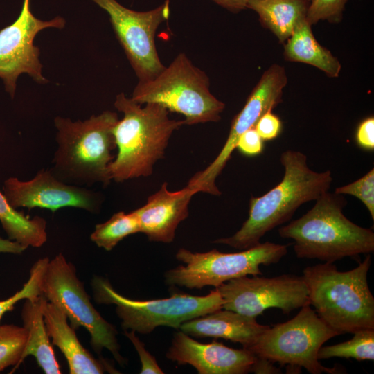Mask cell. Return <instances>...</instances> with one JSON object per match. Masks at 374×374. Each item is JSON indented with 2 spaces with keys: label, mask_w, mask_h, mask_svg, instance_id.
<instances>
[{
  "label": "cell",
  "mask_w": 374,
  "mask_h": 374,
  "mask_svg": "<svg viewBox=\"0 0 374 374\" xmlns=\"http://www.w3.org/2000/svg\"><path fill=\"white\" fill-rule=\"evenodd\" d=\"M280 161L284 168L280 182L265 195L252 197L249 217L241 228L232 236L218 238L213 243L240 250L256 246L267 233L289 221L302 204L328 191L331 172L310 169L305 154L288 150L280 154Z\"/></svg>",
  "instance_id": "6da1fadb"
},
{
  "label": "cell",
  "mask_w": 374,
  "mask_h": 374,
  "mask_svg": "<svg viewBox=\"0 0 374 374\" xmlns=\"http://www.w3.org/2000/svg\"><path fill=\"white\" fill-rule=\"evenodd\" d=\"M315 201L305 214L278 229L281 238L294 240L298 258L333 263L374 251L373 230L344 215L342 211L347 202L341 195L326 191Z\"/></svg>",
  "instance_id": "7a4b0ae2"
},
{
  "label": "cell",
  "mask_w": 374,
  "mask_h": 374,
  "mask_svg": "<svg viewBox=\"0 0 374 374\" xmlns=\"http://www.w3.org/2000/svg\"><path fill=\"white\" fill-rule=\"evenodd\" d=\"M141 105L124 93L116 97L114 107L123 114L114 129L118 153L108 166L109 178L116 182L151 175L172 133L185 125L184 120L170 118L161 105Z\"/></svg>",
  "instance_id": "3957f363"
},
{
  "label": "cell",
  "mask_w": 374,
  "mask_h": 374,
  "mask_svg": "<svg viewBox=\"0 0 374 374\" xmlns=\"http://www.w3.org/2000/svg\"><path fill=\"white\" fill-rule=\"evenodd\" d=\"M371 265L368 253L355 268L346 271L328 262L303 269L309 304L338 335L374 329V297L367 280Z\"/></svg>",
  "instance_id": "277c9868"
},
{
  "label": "cell",
  "mask_w": 374,
  "mask_h": 374,
  "mask_svg": "<svg viewBox=\"0 0 374 374\" xmlns=\"http://www.w3.org/2000/svg\"><path fill=\"white\" fill-rule=\"evenodd\" d=\"M118 121L116 112L105 111L84 121H72L57 116V148L51 169L60 181L75 186L110 183L109 164L116 148L114 129Z\"/></svg>",
  "instance_id": "5b68a950"
},
{
  "label": "cell",
  "mask_w": 374,
  "mask_h": 374,
  "mask_svg": "<svg viewBox=\"0 0 374 374\" xmlns=\"http://www.w3.org/2000/svg\"><path fill=\"white\" fill-rule=\"evenodd\" d=\"M204 71L181 53L153 78L139 81L131 98L143 105L157 103L182 114L185 125L217 122L225 104L210 91Z\"/></svg>",
  "instance_id": "8992f818"
},
{
  "label": "cell",
  "mask_w": 374,
  "mask_h": 374,
  "mask_svg": "<svg viewBox=\"0 0 374 374\" xmlns=\"http://www.w3.org/2000/svg\"><path fill=\"white\" fill-rule=\"evenodd\" d=\"M91 287L97 303L116 305L123 330L143 335L150 334L159 326L179 329L186 321L222 309L224 303L216 288L202 296L175 293L165 299L134 300L118 293L103 277L95 276Z\"/></svg>",
  "instance_id": "52a82bcc"
},
{
  "label": "cell",
  "mask_w": 374,
  "mask_h": 374,
  "mask_svg": "<svg viewBox=\"0 0 374 374\" xmlns=\"http://www.w3.org/2000/svg\"><path fill=\"white\" fill-rule=\"evenodd\" d=\"M339 335L305 305L292 319L269 327L247 350L280 366L287 371L306 369L311 374L340 373L323 366L317 358L323 344Z\"/></svg>",
  "instance_id": "ba28073f"
},
{
  "label": "cell",
  "mask_w": 374,
  "mask_h": 374,
  "mask_svg": "<svg viewBox=\"0 0 374 374\" xmlns=\"http://www.w3.org/2000/svg\"><path fill=\"white\" fill-rule=\"evenodd\" d=\"M42 295L58 307L75 330L84 328L90 335V344L98 355L105 348L121 366L126 364L121 355L118 331L106 321L91 302L75 266L62 253L48 260L41 281Z\"/></svg>",
  "instance_id": "9c48e42d"
},
{
  "label": "cell",
  "mask_w": 374,
  "mask_h": 374,
  "mask_svg": "<svg viewBox=\"0 0 374 374\" xmlns=\"http://www.w3.org/2000/svg\"><path fill=\"white\" fill-rule=\"evenodd\" d=\"M287 253V246L270 242L236 253H222L213 249L204 253H194L181 248L177 260L184 265L164 273L166 284L188 289H202L211 285L217 287L234 278L262 275L260 267L278 262Z\"/></svg>",
  "instance_id": "30bf717a"
},
{
  "label": "cell",
  "mask_w": 374,
  "mask_h": 374,
  "mask_svg": "<svg viewBox=\"0 0 374 374\" xmlns=\"http://www.w3.org/2000/svg\"><path fill=\"white\" fill-rule=\"evenodd\" d=\"M105 10L119 43L139 81L150 80L165 67L155 45L158 27L169 16L168 1L154 9L139 12L116 0H91Z\"/></svg>",
  "instance_id": "8fae6325"
},
{
  "label": "cell",
  "mask_w": 374,
  "mask_h": 374,
  "mask_svg": "<svg viewBox=\"0 0 374 374\" xmlns=\"http://www.w3.org/2000/svg\"><path fill=\"white\" fill-rule=\"evenodd\" d=\"M215 288L224 300L222 308L253 318L270 308L289 314L309 304L308 287L302 276H244Z\"/></svg>",
  "instance_id": "7c38bea8"
},
{
  "label": "cell",
  "mask_w": 374,
  "mask_h": 374,
  "mask_svg": "<svg viewBox=\"0 0 374 374\" xmlns=\"http://www.w3.org/2000/svg\"><path fill=\"white\" fill-rule=\"evenodd\" d=\"M287 82L285 69L280 65L274 64L263 73L244 106L233 119L228 138L221 151L204 170L197 172L190 179L188 187L195 193L221 195L215 184L216 179L236 148L239 137L254 127L263 114L272 111L282 101L283 90Z\"/></svg>",
  "instance_id": "4fadbf2b"
},
{
  "label": "cell",
  "mask_w": 374,
  "mask_h": 374,
  "mask_svg": "<svg viewBox=\"0 0 374 374\" xmlns=\"http://www.w3.org/2000/svg\"><path fill=\"white\" fill-rule=\"evenodd\" d=\"M64 26L65 19L60 16L48 21L35 17L30 8V0H24L17 19L0 30V78L11 98L15 96L17 78L22 73H27L39 84L48 82L42 74L39 49L33 41L45 28H63Z\"/></svg>",
  "instance_id": "5bb4252c"
},
{
  "label": "cell",
  "mask_w": 374,
  "mask_h": 374,
  "mask_svg": "<svg viewBox=\"0 0 374 374\" xmlns=\"http://www.w3.org/2000/svg\"><path fill=\"white\" fill-rule=\"evenodd\" d=\"M3 190L15 208L25 207L30 210L38 207L55 212L71 206L96 213L102 202L99 193L60 181L50 168L40 170L28 181L9 177L4 181Z\"/></svg>",
  "instance_id": "9a60e30c"
},
{
  "label": "cell",
  "mask_w": 374,
  "mask_h": 374,
  "mask_svg": "<svg viewBox=\"0 0 374 374\" xmlns=\"http://www.w3.org/2000/svg\"><path fill=\"white\" fill-rule=\"evenodd\" d=\"M166 356L178 365L192 366L199 374H245L256 359L244 348L235 349L215 341L200 343L181 330L174 334Z\"/></svg>",
  "instance_id": "2e32d148"
},
{
  "label": "cell",
  "mask_w": 374,
  "mask_h": 374,
  "mask_svg": "<svg viewBox=\"0 0 374 374\" xmlns=\"http://www.w3.org/2000/svg\"><path fill=\"white\" fill-rule=\"evenodd\" d=\"M164 182L160 189L148 197L147 202L135 211L141 233L149 240L171 243L180 222L188 216V205L195 193L187 186L170 191Z\"/></svg>",
  "instance_id": "e0dca14e"
},
{
  "label": "cell",
  "mask_w": 374,
  "mask_h": 374,
  "mask_svg": "<svg viewBox=\"0 0 374 374\" xmlns=\"http://www.w3.org/2000/svg\"><path fill=\"white\" fill-rule=\"evenodd\" d=\"M42 311L52 344L64 355L71 374L118 373L109 363L96 359L80 343L66 315L43 296Z\"/></svg>",
  "instance_id": "ac0fdd59"
},
{
  "label": "cell",
  "mask_w": 374,
  "mask_h": 374,
  "mask_svg": "<svg viewBox=\"0 0 374 374\" xmlns=\"http://www.w3.org/2000/svg\"><path fill=\"white\" fill-rule=\"evenodd\" d=\"M269 327L258 323L256 318L222 308L186 321L179 328L191 337L224 339L247 349Z\"/></svg>",
  "instance_id": "d6986e66"
},
{
  "label": "cell",
  "mask_w": 374,
  "mask_h": 374,
  "mask_svg": "<svg viewBox=\"0 0 374 374\" xmlns=\"http://www.w3.org/2000/svg\"><path fill=\"white\" fill-rule=\"evenodd\" d=\"M42 300V295L34 299H25L21 310L23 326L28 334L22 362L28 356H33L44 373L60 374V364L46 328Z\"/></svg>",
  "instance_id": "ffe728a7"
},
{
  "label": "cell",
  "mask_w": 374,
  "mask_h": 374,
  "mask_svg": "<svg viewBox=\"0 0 374 374\" xmlns=\"http://www.w3.org/2000/svg\"><path fill=\"white\" fill-rule=\"evenodd\" d=\"M283 55L287 61L312 65L330 78L338 77L341 71L339 60L315 39L306 17L296 24L284 46Z\"/></svg>",
  "instance_id": "44dd1931"
},
{
  "label": "cell",
  "mask_w": 374,
  "mask_h": 374,
  "mask_svg": "<svg viewBox=\"0 0 374 374\" xmlns=\"http://www.w3.org/2000/svg\"><path fill=\"white\" fill-rule=\"evenodd\" d=\"M309 3L306 0H247V8L255 11L262 25L283 43L298 21L306 17Z\"/></svg>",
  "instance_id": "7402d4cb"
},
{
  "label": "cell",
  "mask_w": 374,
  "mask_h": 374,
  "mask_svg": "<svg viewBox=\"0 0 374 374\" xmlns=\"http://www.w3.org/2000/svg\"><path fill=\"white\" fill-rule=\"evenodd\" d=\"M0 222L8 239L26 248L40 247L47 240L46 221L39 216L30 218L19 211L0 190Z\"/></svg>",
  "instance_id": "603a6c76"
},
{
  "label": "cell",
  "mask_w": 374,
  "mask_h": 374,
  "mask_svg": "<svg viewBox=\"0 0 374 374\" xmlns=\"http://www.w3.org/2000/svg\"><path fill=\"white\" fill-rule=\"evenodd\" d=\"M136 233H141V227L135 211L129 213L120 211L96 224L90 238L98 247L111 251L123 239Z\"/></svg>",
  "instance_id": "cb8c5ba5"
},
{
  "label": "cell",
  "mask_w": 374,
  "mask_h": 374,
  "mask_svg": "<svg viewBox=\"0 0 374 374\" xmlns=\"http://www.w3.org/2000/svg\"><path fill=\"white\" fill-rule=\"evenodd\" d=\"M353 334L352 339L346 341L321 346L317 354L318 359L342 357L373 361L374 329H362Z\"/></svg>",
  "instance_id": "d4e9b609"
},
{
  "label": "cell",
  "mask_w": 374,
  "mask_h": 374,
  "mask_svg": "<svg viewBox=\"0 0 374 374\" xmlns=\"http://www.w3.org/2000/svg\"><path fill=\"white\" fill-rule=\"evenodd\" d=\"M24 326L13 324L0 325V372L13 366L11 373L22 363V355L27 341Z\"/></svg>",
  "instance_id": "484cf974"
},
{
  "label": "cell",
  "mask_w": 374,
  "mask_h": 374,
  "mask_svg": "<svg viewBox=\"0 0 374 374\" xmlns=\"http://www.w3.org/2000/svg\"><path fill=\"white\" fill-rule=\"evenodd\" d=\"M49 260L48 257L37 260L30 270V276L22 288L12 296L0 301V325L3 314L15 308V304L24 299H34L42 295L41 281Z\"/></svg>",
  "instance_id": "4316f807"
},
{
  "label": "cell",
  "mask_w": 374,
  "mask_h": 374,
  "mask_svg": "<svg viewBox=\"0 0 374 374\" xmlns=\"http://www.w3.org/2000/svg\"><path fill=\"white\" fill-rule=\"evenodd\" d=\"M335 193L350 195L359 199L368 209L373 220H374V169L357 180L345 186L337 187Z\"/></svg>",
  "instance_id": "83f0119b"
},
{
  "label": "cell",
  "mask_w": 374,
  "mask_h": 374,
  "mask_svg": "<svg viewBox=\"0 0 374 374\" xmlns=\"http://www.w3.org/2000/svg\"><path fill=\"white\" fill-rule=\"evenodd\" d=\"M348 0H312L309 3L306 19L312 26L319 21L339 22Z\"/></svg>",
  "instance_id": "f1b7e54d"
},
{
  "label": "cell",
  "mask_w": 374,
  "mask_h": 374,
  "mask_svg": "<svg viewBox=\"0 0 374 374\" xmlns=\"http://www.w3.org/2000/svg\"><path fill=\"white\" fill-rule=\"evenodd\" d=\"M124 335L132 342L139 354L141 368V374H163L164 372L157 362L155 357L148 352L144 344L136 335L133 330H124Z\"/></svg>",
  "instance_id": "f546056e"
},
{
  "label": "cell",
  "mask_w": 374,
  "mask_h": 374,
  "mask_svg": "<svg viewBox=\"0 0 374 374\" xmlns=\"http://www.w3.org/2000/svg\"><path fill=\"white\" fill-rule=\"evenodd\" d=\"M254 127L262 140L269 141L279 135L282 123L276 115L269 111L260 118Z\"/></svg>",
  "instance_id": "4dcf8cb0"
},
{
  "label": "cell",
  "mask_w": 374,
  "mask_h": 374,
  "mask_svg": "<svg viewBox=\"0 0 374 374\" xmlns=\"http://www.w3.org/2000/svg\"><path fill=\"white\" fill-rule=\"evenodd\" d=\"M262 141L255 127H251L239 137L236 148L244 155L255 156L262 152Z\"/></svg>",
  "instance_id": "1f68e13d"
},
{
  "label": "cell",
  "mask_w": 374,
  "mask_h": 374,
  "mask_svg": "<svg viewBox=\"0 0 374 374\" xmlns=\"http://www.w3.org/2000/svg\"><path fill=\"white\" fill-rule=\"evenodd\" d=\"M356 141L362 148L374 149V118L368 117L359 125L356 132Z\"/></svg>",
  "instance_id": "d6a6232c"
},
{
  "label": "cell",
  "mask_w": 374,
  "mask_h": 374,
  "mask_svg": "<svg viewBox=\"0 0 374 374\" xmlns=\"http://www.w3.org/2000/svg\"><path fill=\"white\" fill-rule=\"evenodd\" d=\"M250 372L257 374L281 373V370L274 365V362L267 359L257 357Z\"/></svg>",
  "instance_id": "836d02e7"
},
{
  "label": "cell",
  "mask_w": 374,
  "mask_h": 374,
  "mask_svg": "<svg viewBox=\"0 0 374 374\" xmlns=\"http://www.w3.org/2000/svg\"><path fill=\"white\" fill-rule=\"evenodd\" d=\"M27 248L10 239H4L0 236V253L21 254Z\"/></svg>",
  "instance_id": "e575fe53"
},
{
  "label": "cell",
  "mask_w": 374,
  "mask_h": 374,
  "mask_svg": "<svg viewBox=\"0 0 374 374\" xmlns=\"http://www.w3.org/2000/svg\"><path fill=\"white\" fill-rule=\"evenodd\" d=\"M222 8L238 13L247 8V0H212Z\"/></svg>",
  "instance_id": "d590c367"
},
{
  "label": "cell",
  "mask_w": 374,
  "mask_h": 374,
  "mask_svg": "<svg viewBox=\"0 0 374 374\" xmlns=\"http://www.w3.org/2000/svg\"><path fill=\"white\" fill-rule=\"evenodd\" d=\"M306 1H308L310 2V1H312V0H306Z\"/></svg>",
  "instance_id": "8d00e7d4"
}]
</instances>
